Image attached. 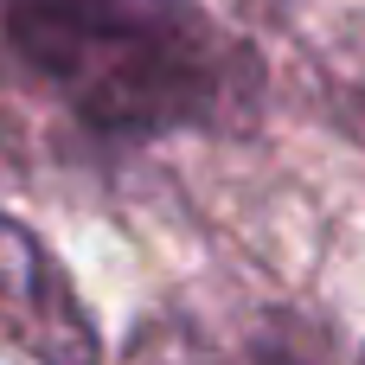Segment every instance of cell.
Returning <instances> with one entry per match:
<instances>
[{
	"instance_id": "obj_3",
	"label": "cell",
	"mask_w": 365,
	"mask_h": 365,
	"mask_svg": "<svg viewBox=\"0 0 365 365\" xmlns=\"http://www.w3.org/2000/svg\"><path fill=\"white\" fill-rule=\"evenodd\" d=\"M359 353H365V346H359Z\"/></svg>"
},
{
	"instance_id": "obj_1",
	"label": "cell",
	"mask_w": 365,
	"mask_h": 365,
	"mask_svg": "<svg viewBox=\"0 0 365 365\" xmlns=\"http://www.w3.org/2000/svg\"><path fill=\"white\" fill-rule=\"evenodd\" d=\"M6 51L96 135H237L263 64L199 0H0Z\"/></svg>"
},
{
	"instance_id": "obj_2",
	"label": "cell",
	"mask_w": 365,
	"mask_h": 365,
	"mask_svg": "<svg viewBox=\"0 0 365 365\" xmlns=\"http://www.w3.org/2000/svg\"><path fill=\"white\" fill-rule=\"evenodd\" d=\"M103 340L58 257L0 218V359H96Z\"/></svg>"
}]
</instances>
